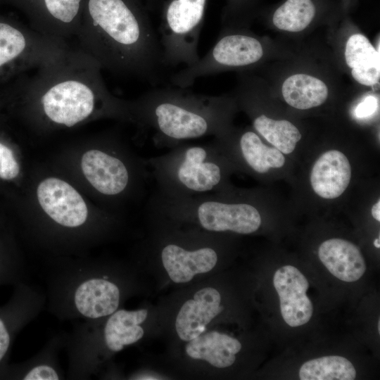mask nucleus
I'll return each instance as SVG.
<instances>
[{
	"mask_svg": "<svg viewBox=\"0 0 380 380\" xmlns=\"http://www.w3.org/2000/svg\"><path fill=\"white\" fill-rule=\"evenodd\" d=\"M345 60L351 75L358 83L373 86L379 81V52L361 34L351 35L346 45Z\"/></svg>",
	"mask_w": 380,
	"mask_h": 380,
	"instance_id": "obj_18",
	"label": "nucleus"
},
{
	"mask_svg": "<svg viewBox=\"0 0 380 380\" xmlns=\"http://www.w3.org/2000/svg\"><path fill=\"white\" fill-rule=\"evenodd\" d=\"M185 349L193 359L205 360L215 367L224 368L234 364L241 344L230 336L210 331L189 341Z\"/></svg>",
	"mask_w": 380,
	"mask_h": 380,
	"instance_id": "obj_17",
	"label": "nucleus"
},
{
	"mask_svg": "<svg viewBox=\"0 0 380 380\" xmlns=\"http://www.w3.org/2000/svg\"><path fill=\"white\" fill-rule=\"evenodd\" d=\"M161 247L160 259L171 280L190 281L196 274L206 273L217 262V253L208 245L188 248L179 241H166Z\"/></svg>",
	"mask_w": 380,
	"mask_h": 380,
	"instance_id": "obj_11",
	"label": "nucleus"
},
{
	"mask_svg": "<svg viewBox=\"0 0 380 380\" xmlns=\"http://www.w3.org/2000/svg\"><path fill=\"white\" fill-rule=\"evenodd\" d=\"M70 47L32 28L0 20V79L56 61Z\"/></svg>",
	"mask_w": 380,
	"mask_h": 380,
	"instance_id": "obj_6",
	"label": "nucleus"
},
{
	"mask_svg": "<svg viewBox=\"0 0 380 380\" xmlns=\"http://www.w3.org/2000/svg\"><path fill=\"white\" fill-rule=\"evenodd\" d=\"M315 13L312 0H286L274 11L272 22L279 30L300 32L311 23Z\"/></svg>",
	"mask_w": 380,
	"mask_h": 380,
	"instance_id": "obj_24",
	"label": "nucleus"
},
{
	"mask_svg": "<svg viewBox=\"0 0 380 380\" xmlns=\"http://www.w3.org/2000/svg\"><path fill=\"white\" fill-rule=\"evenodd\" d=\"M82 170L89 182L104 196H119L127 191L132 180L130 167L120 157L93 149L82 158Z\"/></svg>",
	"mask_w": 380,
	"mask_h": 380,
	"instance_id": "obj_9",
	"label": "nucleus"
},
{
	"mask_svg": "<svg viewBox=\"0 0 380 380\" xmlns=\"http://www.w3.org/2000/svg\"><path fill=\"white\" fill-rule=\"evenodd\" d=\"M351 178V167L347 157L341 151L331 150L324 153L315 163L310 183L320 197L334 199L347 189Z\"/></svg>",
	"mask_w": 380,
	"mask_h": 380,
	"instance_id": "obj_13",
	"label": "nucleus"
},
{
	"mask_svg": "<svg viewBox=\"0 0 380 380\" xmlns=\"http://www.w3.org/2000/svg\"><path fill=\"white\" fill-rule=\"evenodd\" d=\"M20 167L12 151L0 142V177L4 179L15 178Z\"/></svg>",
	"mask_w": 380,
	"mask_h": 380,
	"instance_id": "obj_25",
	"label": "nucleus"
},
{
	"mask_svg": "<svg viewBox=\"0 0 380 380\" xmlns=\"http://www.w3.org/2000/svg\"><path fill=\"white\" fill-rule=\"evenodd\" d=\"M318 255L327 269L341 281H355L366 271L365 261L360 251L348 241L341 239L327 240L319 246Z\"/></svg>",
	"mask_w": 380,
	"mask_h": 380,
	"instance_id": "obj_14",
	"label": "nucleus"
},
{
	"mask_svg": "<svg viewBox=\"0 0 380 380\" xmlns=\"http://www.w3.org/2000/svg\"><path fill=\"white\" fill-rule=\"evenodd\" d=\"M37 194L42 209L57 223L75 227L86 221V203L67 182L57 178H47L39 184Z\"/></svg>",
	"mask_w": 380,
	"mask_h": 380,
	"instance_id": "obj_8",
	"label": "nucleus"
},
{
	"mask_svg": "<svg viewBox=\"0 0 380 380\" xmlns=\"http://www.w3.org/2000/svg\"><path fill=\"white\" fill-rule=\"evenodd\" d=\"M86 8L76 35L80 49L101 69L158 84L162 50L148 20L125 0H88Z\"/></svg>",
	"mask_w": 380,
	"mask_h": 380,
	"instance_id": "obj_1",
	"label": "nucleus"
},
{
	"mask_svg": "<svg viewBox=\"0 0 380 380\" xmlns=\"http://www.w3.org/2000/svg\"><path fill=\"white\" fill-rule=\"evenodd\" d=\"M217 143L180 144L146 163L157 186V194L171 198L210 194L221 191L226 167Z\"/></svg>",
	"mask_w": 380,
	"mask_h": 380,
	"instance_id": "obj_4",
	"label": "nucleus"
},
{
	"mask_svg": "<svg viewBox=\"0 0 380 380\" xmlns=\"http://www.w3.org/2000/svg\"><path fill=\"white\" fill-rule=\"evenodd\" d=\"M25 380H57L58 376L55 370L47 365L33 368L24 378Z\"/></svg>",
	"mask_w": 380,
	"mask_h": 380,
	"instance_id": "obj_26",
	"label": "nucleus"
},
{
	"mask_svg": "<svg viewBox=\"0 0 380 380\" xmlns=\"http://www.w3.org/2000/svg\"><path fill=\"white\" fill-rule=\"evenodd\" d=\"M119 300L118 286L101 279L84 281L78 287L75 295V302L79 312L92 319L112 315L117 310Z\"/></svg>",
	"mask_w": 380,
	"mask_h": 380,
	"instance_id": "obj_16",
	"label": "nucleus"
},
{
	"mask_svg": "<svg viewBox=\"0 0 380 380\" xmlns=\"http://www.w3.org/2000/svg\"><path fill=\"white\" fill-rule=\"evenodd\" d=\"M279 295L281 316L290 327L303 325L311 319L313 306L307 296L309 283L295 267L285 265L278 269L273 278Z\"/></svg>",
	"mask_w": 380,
	"mask_h": 380,
	"instance_id": "obj_10",
	"label": "nucleus"
},
{
	"mask_svg": "<svg viewBox=\"0 0 380 380\" xmlns=\"http://www.w3.org/2000/svg\"><path fill=\"white\" fill-rule=\"evenodd\" d=\"M206 0H171L160 30L163 66L185 67L200 58L198 45Z\"/></svg>",
	"mask_w": 380,
	"mask_h": 380,
	"instance_id": "obj_5",
	"label": "nucleus"
},
{
	"mask_svg": "<svg viewBox=\"0 0 380 380\" xmlns=\"http://www.w3.org/2000/svg\"><path fill=\"white\" fill-rule=\"evenodd\" d=\"M377 108V99L372 96L366 97L355 108V113L358 118L372 115Z\"/></svg>",
	"mask_w": 380,
	"mask_h": 380,
	"instance_id": "obj_27",
	"label": "nucleus"
},
{
	"mask_svg": "<svg viewBox=\"0 0 380 380\" xmlns=\"http://www.w3.org/2000/svg\"><path fill=\"white\" fill-rule=\"evenodd\" d=\"M147 315L146 309L114 312L104 329L105 341L108 348L115 352L120 351L125 346L141 339L144 329L139 324L145 321Z\"/></svg>",
	"mask_w": 380,
	"mask_h": 380,
	"instance_id": "obj_20",
	"label": "nucleus"
},
{
	"mask_svg": "<svg viewBox=\"0 0 380 380\" xmlns=\"http://www.w3.org/2000/svg\"><path fill=\"white\" fill-rule=\"evenodd\" d=\"M230 108L224 98L179 87L151 90L132 102L134 118L153 132L154 144L169 148L186 140L220 135Z\"/></svg>",
	"mask_w": 380,
	"mask_h": 380,
	"instance_id": "obj_3",
	"label": "nucleus"
},
{
	"mask_svg": "<svg viewBox=\"0 0 380 380\" xmlns=\"http://www.w3.org/2000/svg\"><path fill=\"white\" fill-rule=\"evenodd\" d=\"M372 215L373 217L377 220L378 222L380 221V201L378 200V201L374 204V205L372 207Z\"/></svg>",
	"mask_w": 380,
	"mask_h": 380,
	"instance_id": "obj_29",
	"label": "nucleus"
},
{
	"mask_svg": "<svg viewBox=\"0 0 380 380\" xmlns=\"http://www.w3.org/2000/svg\"><path fill=\"white\" fill-rule=\"evenodd\" d=\"M254 129L268 142L284 154L292 153L301 139L298 129L286 120H273L265 115L254 118Z\"/></svg>",
	"mask_w": 380,
	"mask_h": 380,
	"instance_id": "obj_23",
	"label": "nucleus"
},
{
	"mask_svg": "<svg viewBox=\"0 0 380 380\" xmlns=\"http://www.w3.org/2000/svg\"><path fill=\"white\" fill-rule=\"evenodd\" d=\"M378 331L380 333V320L378 321Z\"/></svg>",
	"mask_w": 380,
	"mask_h": 380,
	"instance_id": "obj_31",
	"label": "nucleus"
},
{
	"mask_svg": "<svg viewBox=\"0 0 380 380\" xmlns=\"http://www.w3.org/2000/svg\"><path fill=\"white\" fill-rule=\"evenodd\" d=\"M44 10L37 32L67 43L76 37L81 19L82 0H42Z\"/></svg>",
	"mask_w": 380,
	"mask_h": 380,
	"instance_id": "obj_15",
	"label": "nucleus"
},
{
	"mask_svg": "<svg viewBox=\"0 0 380 380\" xmlns=\"http://www.w3.org/2000/svg\"><path fill=\"white\" fill-rule=\"evenodd\" d=\"M221 296L213 287L198 290L192 299L186 301L180 308L175 322L178 336L189 341L201 335L205 327L223 310Z\"/></svg>",
	"mask_w": 380,
	"mask_h": 380,
	"instance_id": "obj_12",
	"label": "nucleus"
},
{
	"mask_svg": "<svg viewBox=\"0 0 380 380\" xmlns=\"http://www.w3.org/2000/svg\"><path fill=\"white\" fill-rule=\"evenodd\" d=\"M356 371L346 358L329 355L305 362L299 370L301 380H353Z\"/></svg>",
	"mask_w": 380,
	"mask_h": 380,
	"instance_id": "obj_22",
	"label": "nucleus"
},
{
	"mask_svg": "<svg viewBox=\"0 0 380 380\" xmlns=\"http://www.w3.org/2000/svg\"><path fill=\"white\" fill-rule=\"evenodd\" d=\"M236 145L243 163L255 172L266 173L270 168H279L285 163L282 153L265 145L253 131L242 132Z\"/></svg>",
	"mask_w": 380,
	"mask_h": 380,
	"instance_id": "obj_21",
	"label": "nucleus"
},
{
	"mask_svg": "<svg viewBox=\"0 0 380 380\" xmlns=\"http://www.w3.org/2000/svg\"><path fill=\"white\" fill-rule=\"evenodd\" d=\"M101 68L80 48H70L37 68L23 85L25 97L55 125L72 127L94 114L133 117L132 103L113 96Z\"/></svg>",
	"mask_w": 380,
	"mask_h": 380,
	"instance_id": "obj_2",
	"label": "nucleus"
},
{
	"mask_svg": "<svg viewBox=\"0 0 380 380\" xmlns=\"http://www.w3.org/2000/svg\"><path fill=\"white\" fill-rule=\"evenodd\" d=\"M285 101L299 110H308L323 104L329 94L327 84L319 78L303 73L287 77L282 84Z\"/></svg>",
	"mask_w": 380,
	"mask_h": 380,
	"instance_id": "obj_19",
	"label": "nucleus"
},
{
	"mask_svg": "<svg viewBox=\"0 0 380 380\" xmlns=\"http://www.w3.org/2000/svg\"><path fill=\"white\" fill-rule=\"evenodd\" d=\"M374 245L376 248H380V241H379V237L378 239H376L374 241Z\"/></svg>",
	"mask_w": 380,
	"mask_h": 380,
	"instance_id": "obj_30",
	"label": "nucleus"
},
{
	"mask_svg": "<svg viewBox=\"0 0 380 380\" xmlns=\"http://www.w3.org/2000/svg\"><path fill=\"white\" fill-rule=\"evenodd\" d=\"M9 334L3 321L0 319V360L6 354L9 346Z\"/></svg>",
	"mask_w": 380,
	"mask_h": 380,
	"instance_id": "obj_28",
	"label": "nucleus"
},
{
	"mask_svg": "<svg viewBox=\"0 0 380 380\" xmlns=\"http://www.w3.org/2000/svg\"><path fill=\"white\" fill-rule=\"evenodd\" d=\"M263 55L262 45L255 37L243 33L226 34L196 63L173 74L170 81L175 87L187 88L197 79L221 70L253 65Z\"/></svg>",
	"mask_w": 380,
	"mask_h": 380,
	"instance_id": "obj_7",
	"label": "nucleus"
}]
</instances>
